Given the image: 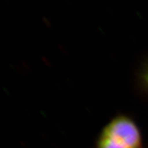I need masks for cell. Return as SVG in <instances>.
<instances>
[{"instance_id":"cell-1","label":"cell","mask_w":148,"mask_h":148,"mask_svg":"<svg viewBox=\"0 0 148 148\" xmlns=\"http://www.w3.org/2000/svg\"><path fill=\"white\" fill-rule=\"evenodd\" d=\"M142 137L136 122L126 115L113 118L101 132L97 148H141Z\"/></svg>"},{"instance_id":"cell-2","label":"cell","mask_w":148,"mask_h":148,"mask_svg":"<svg viewBox=\"0 0 148 148\" xmlns=\"http://www.w3.org/2000/svg\"><path fill=\"white\" fill-rule=\"evenodd\" d=\"M142 79H143L144 83L145 84V86L148 88V66L144 70V71L142 73Z\"/></svg>"}]
</instances>
